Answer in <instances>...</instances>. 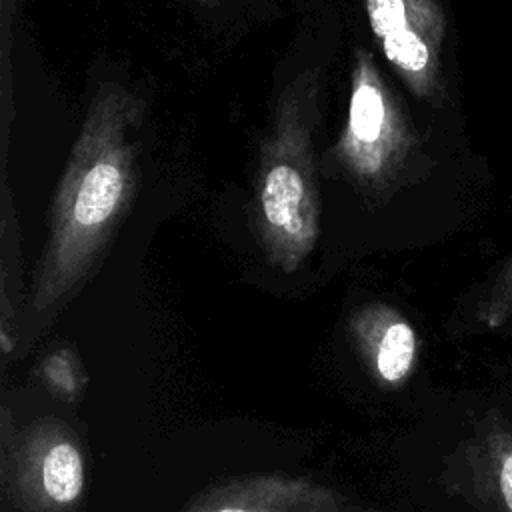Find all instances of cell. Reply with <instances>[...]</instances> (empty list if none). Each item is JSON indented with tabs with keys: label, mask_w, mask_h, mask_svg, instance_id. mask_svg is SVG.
Listing matches in <instances>:
<instances>
[{
	"label": "cell",
	"mask_w": 512,
	"mask_h": 512,
	"mask_svg": "<svg viewBox=\"0 0 512 512\" xmlns=\"http://www.w3.org/2000/svg\"><path fill=\"white\" fill-rule=\"evenodd\" d=\"M276 158L260 178L258 236L270 266L296 272L320 236V206L310 174L294 162Z\"/></svg>",
	"instance_id": "obj_3"
},
{
	"label": "cell",
	"mask_w": 512,
	"mask_h": 512,
	"mask_svg": "<svg viewBox=\"0 0 512 512\" xmlns=\"http://www.w3.org/2000/svg\"><path fill=\"white\" fill-rule=\"evenodd\" d=\"M472 486L490 512H512V428L486 426L468 450Z\"/></svg>",
	"instance_id": "obj_7"
},
{
	"label": "cell",
	"mask_w": 512,
	"mask_h": 512,
	"mask_svg": "<svg viewBox=\"0 0 512 512\" xmlns=\"http://www.w3.org/2000/svg\"><path fill=\"white\" fill-rule=\"evenodd\" d=\"M480 318L488 328H498L512 318V260L496 278L484 306L480 308Z\"/></svg>",
	"instance_id": "obj_10"
},
{
	"label": "cell",
	"mask_w": 512,
	"mask_h": 512,
	"mask_svg": "<svg viewBox=\"0 0 512 512\" xmlns=\"http://www.w3.org/2000/svg\"><path fill=\"white\" fill-rule=\"evenodd\" d=\"M352 346L368 376L386 390L400 388L418 360V334L408 318L386 302H368L348 320Z\"/></svg>",
	"instance_id": "obj_6"
},
{
	"label": "cell",
	"mask_w": 512,
	"mask_h": 512,
	"mask_svg": "<svg viewBox=\"0 0 512 512\" xmlns=\"http://www.w3.org/2000/svg\"><path fill=\"white\" fill-rule=\"evenodd\" d=\"M130 190L132 174L120 150L98 148L70 168L54 204L30 312L56 310L84 284L128 206Z\"/></svg>",
	"instance_id": "obj_1"
},
{
	"label": "cell",
	"mask_w": 512,
	"mask_h": 512,
	"mask_svg": "<svg viewBox=\"0 0 512 512\" xmlns=\"http://www.w3.org/2000/svg\"><path fill=\"white\" fill-rule=\"evenodd\" d=\"M182 512H388L362 506L342 492L286 474H248L218 482Z\"/></svg>",
	"instance_id": "obj_4"
},
{
	"label": "cell",
	"mask_w": 512,
	"mask_h": 512,
	"mask_svg": "<svg viewBox=\"0 0 512 512\" xmlns=\"http://www.w3.org/2000/svg\"><path fill=\"white\" fill-rule=\"evenodd\" d=\"M4 484L20 512H74L84 494V452L72 428L40 418L16 434Z\"/></svg>",
	"instance_id": "obj_2"
},
{
	"label": "cell",
	"mask_w": 512,
	"mask_h": 512,
	"mask_svg": "<svg viewBox=\"0 0 512 512\" xmlns=\"http://www.w3.org/2000/svg\"><path fill=\"white\" fill-rule=\"evenodd\" d=\"M366 12L384 54L424 88L434 72L440 14L430 0H366Z\"/></svg>",
	"instance_id": "obj_5"
},
{
	"label": "cell",
	"mask_w": 512,
	"mask_h": 512,
	"mask_svg": "<svg viewBox=\"0 0 512 512\" xmlns=\"http://www.w3.org/2000/svg\"><path fill=\"white\" fill-rule=\"evenodd\" d=\"M38 378L44 388L62 402L78 400L86 384L84 366L70 346H58L48 352L38 366Z\"/></svg>",
	"instance_id": "obj_8"
},
{
	"label": "cell",
	"mask_w": 512,
	"mask_h": 512,
	"mask_svg": "<svg viewBox=\"0 0 512 512\" xmlns=\"http://www.w3.org/2000/svg\"><path fill=\"white\" fill-rule=\"evenodd\" d=\"M386 108L382 100V92L376 84L368 80H360L352 94L350 102V130L358 146L374 144L384 126Z\"/></svg>",
	"instance_id": "obj_9"
}]
</instances>
